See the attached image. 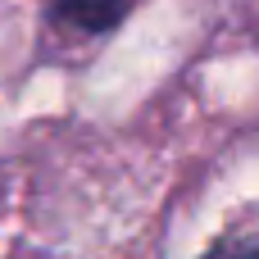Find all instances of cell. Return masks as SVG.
<instances>
[{
	"mask_svg": "<svg viewBox=\"0 0 259 259\" xmlns=\"http://www.w3.org/2000/svg\"><path fill=\"white\" fill-rule=\"evenodd\" d=\"M123 9L127 0H50V18L73 32H109Z\"/></svg>",
	"mask_w": 259,
	"mask_h": 259,
	"instance_id": "6da1fadb",
	"label": "cell"
},
{
	"mask_svg": "<svg viewBox=\"0 0 259 259\" xmlns=\"http://www.w3.org/2000/svg\"><path fill=\"white\" fill-rule=\"evenodd\" d=\"M205 259H259V237H237V241H223V246H214Z\"/></svg>",
	"mask_w": 259,
	"mask_h": 259,
	"instance_id": "7a4b0ae2",
	"label": "cell"
}]
</instances>
